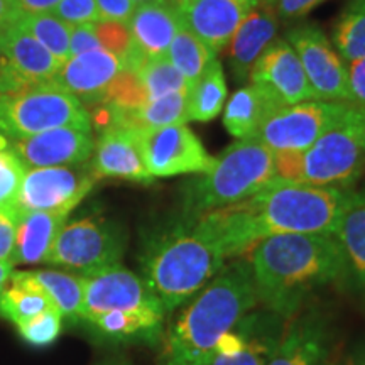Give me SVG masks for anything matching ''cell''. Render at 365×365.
Returning <instances> with one entry per match:
<instances>
[{"mask_svg": "<svg viewBox=\"0 0 365 365\" xmlns=\"http://www.w3.org/2000/svg\"><path fill=\"white\" fill-rule=\"evenodd\" d=\"M134 2L137 4V6H139V4H143V2H148V0H134Z\"/></svg>", "mask_w": 365, "mask_h": 365, "instance_id": "db71d44e", "label": "cell"}, {"mask_svg": "<svg viewBox=\"0 0 365 365\" xmlns=\"http://www.w3.org/2000/svg\"><path fill=\"white\" fill-rule=\"evenodd\" d=\"M247 262L257 301L286 322L319 291L350 279L333 234H281L250 247Z\"/></svg>", "mask_w": 365, "mask_h": 365, "instance_id": "7a4b0ae2", "label": "cell"}, {"mask_svg": "<svg viewBox=\"0 0 365 365\" xmlns=\"http://www.w3.org/2000/svg\"><path fill=\"white\" fill-rule=\"evenodd\" d=\"M350 103L307 100L276 110L250 139L267 145L272 153H304L312 148Z\"/></svg>", "mask_w": 365, "mask_h": 365, "instance_id": "30bf717a", "label": "cell"}, {"mask_svg": "<svg viewBox=\"0 0 365 365\" xmlns=\"http://www.w3.org/2000/svg\"><path fill=\"white\" fill-rule=\"evenodd\" d=\"M11 6L14 22L21 17L53 12L61 0H7Z\"/></svg>", "mask_w": 365, "mask_h": 365, "instance_id": "f6af8a7d", "label": "cell"}, {"mask_svg": "<svg viewBox=\"0 0 365 365\" xmlns=\"http://www.w3.org/2000/svg\"><path fill=\"white\" fill-rule=\"evenodd\" d=\"M98 178L90 161L73 166L29 168L22 175L14 207L19 212H56L71 215L93 190Z\"/></svg>", "mask_w": 365, "mask_h": 365, "instance_id": "9c48e42d", "label": "cell"}, {"mask_svg": "<svg viewBox=\"0 0 365 365\" xmlns=\"http://www.w3.org/2000/svg\"><path fill=\"white\" fill-rule=\"evenodd\" d=\"M325 0H274L272 12L281 19H299Z\"/></svg>", "mask_w": 365, "mask_h": 365, "instance_id": "ee69618b", "label": "cell"}, {"mask_svg": "<svg viewBox=\"0 0 365 365\" xmlns=\"http://www.w3.org/2000/svg\"><path fill=\"white\" fill-rule=\"evenodd\" d=\"M349 191L276 178L249 198L196 218L193 225L227 259L239 257L272 235L333 234Z\"/></svg>", "mask_w": 365, "mask_h": 365, "instance_id": "6da1fadb", "label": "cell"}, {"mask_svg": "<svg viewBox=\"0 0 365 365\" xmlns=\"http://www.w3.org/2000/svg\"><path fill=\"white\" fill-rule=\"evenodd\" d=\"M225 73L220 61L213 63L205 71V75L193 85L188 86L186 100H188L190 120L210 122L223 110L227 100Z\"/></svg>", "mask_w": 365, "mask_h": 365, "instance_id": "f1b7e54d", "label": "cell"}, {"mask_svg": "<svg viewBox=\"0 0 365 365\" xmlns=\"http://www.w3.org/2000/svg\"><path fill=\"white\" fill-rule=\"evenodd\" d=\"M325 365H340V364H335V362H331V364H325Z\"/></svg>", "mask_w": 365, "mask_h": 365, "instance_id": "11a10c76", "label": "cell"}, {"mask_svg": "<svg viewBox=\"0 0 365 365\" xmlns=\"http://www.w3.org/2000/svg\"><path fill=\"white\" fill-rule=\"evenodd\" d=\"M255 2H257V6L266 7V9H271V11H272V4H274V0H255Z\"/></svg>", "mask_w": 365, "mask_h": 365, "instance_id": "f907efd6", "label": "cell"}, {"mask_svg": "<svg viewBox=\"0 0 365 365\" xmlns=\"http://www.w3.org/2000/svg\"><path fill=\"white\" fill-rule=\"evenodd\" d=\"M331 44L345 63L365 56V0H350L333 26Z\"/></svg>", "mask_w": 365, "mask_h": 365, "instance_id": "1f68e13d", "label": "cell"}, {"mask_svg": "<svg viewBox=\"0 0 365 365\" xmlns=\"http://www.w3.org/2000/svg\"><path fill=\"white\" fill-rule=\"evenodd\" d=\"M164 312L166 309L143 279L122 262L83 274V308L80 323L108 312Z\"/></svg>", "mask_w": 365, "mask_h": 365, "instance_id": "7c38bea8", "label": "cell"}, {"mask_svg": "<svg viewBox=\"0 0 365 365\" xmlns=\"http://www.w3.org/2000/svg\"><path fill=\"white\" fill-rule=\"evenodd\" d=\"M102 365H132V364L125 362V360H110V362H105Z\"/></svg>", "mask_w": 365, "mask_h": 365, "instance_id": "816d5d0a", "label": "cell"}, {"mask_svg": "<svg viewBox=\"0 0 365 365\" xmlns=\"http://www.w3.org/2000/svg\"><path fill=\"white\" fill-rule=\"evenodd\" d=\"M333 235L345 255L350 279L365 293V190L349 191Z\"/></svg>", "mask_w": 365, "mask_h": 365, "instance_id": "4316f807", "label": "cell"}, {"mask_svg": "<svg viewBox=\"0 0 365 365\" xmlns=\"http://www.w3.org/2000/svg\"><path fill=\"white\" fill-rule=\"evenodd\" d=\"M282 108L276 97L259 85H245L223 107V125L235 139H249L274 112Z\"/></svg>", "mask_w": 365, "mask_h": 365, "instance_id": "484cf974", "label": "cell"}, {"mask_svg": "<svg viewBox=\"0 0 365 365\" xmlns=\"http://www.w3.org/2000/svg\"><path fill=\"white\" fill-rule=\"evenodd\" d=\"M26 168L11 149H0V207L12 205Z\"/></svg>", "mask_w": 365, "mask_h": 365, "instance_id": "74e56055", "label": "cell"}, {"mask_svg": "<svg viewBox=\"0 0 365 365\" xmlns=\"http://www.w3.org/2000/svg\"><path fill=\"white\" fill-rule=\"evenodd\" d=\"M93 27V33L97 36L102 49L108 53H113L124 63L127 54L132 49V34L129 26L125 22H115V21H98Z\"/></svg>", "mask_w": 365, "mask_h": 365, "instance_id": "8d00e7d4", "label": "cell"}, {"mask_svg": "<svg viewBox=\"0 0 365 365\" xmlns=\"http://www.w3.org/2000/svg\"><path fill=\"white\" fill-rule=\"evenodd\" d=\"M276 180V156L255 139L237 143L215 158L207 173L181 186V215L186 222L249 198Z\"/></svg>", "mask_w": 365, "mask_h": 365, "instance_id": "5b68a950", "label": "cell"}, {"mask_svg": "<svg viewBox=\"0 0 365 365\" xmlns=\"http://www.w3.org/2000/svg\"><path fill=\"white\" fill-rule=\"evenodd\" d=\"M282 322L266 308H254L223 336L208 365H267L284 333Z\"/></svg>", "mask_w": 365, "mask_h": 365, "instance_id": "5bb4252c", "label": "cell"}, {"mask_svg": "<svg viewBox=\"0 0 365 365\" xmlns=\"http://www.w3.org/2000/svg\"><path fill=\"white\" fill-rule=\"evenodd\" d=\"M286 41L298 54L314 98L346 102L349 68L327 34L314 24H301L287 31Z\"/></svg>", "mask_w": 365, "mask_h": 365, "instance_id": "4fadbf2b", "label": "cell"}, {"mask_svg": "<svg viewBox=\"0 0 365 365\" xmlns=\"http://www.w3.org/2000/svg\"><path fill=\"white\" fill-rule=\"evenodd\" d=\"M0 51L29 88L53 81L63 65L33 36L19 29L16 22L0 33Z\"/></svg>", "mask_w": 365, "mask_h": 365, "instance_id": "603a6c76", "label": "cell"}, {"mask_svg": "<svg viewBox=\"0 0 365 365\" xmlns=\"http://www.w3.org/2000/svg\"><path fill=\"white\" fill-rule=\"evenodd\" d=\"M125 247V230L118 223L98 215L81 217L63 225L44 264L83 276L120 262Z\"/></svg>", "mask_w": 365, "mask_h": 365, "instance_id": "ba28073f", "label": "cell"}, {"mask_svg": "<svg viewBox=\"0 0 365 365\" xmlns=\"http://www.w3.org/2000/svg\"><path fill=\"white\" fill-rule=\"evenodd\" d=\"M346 68H349V97H346V103L365 110V56L350 61Z\"/></svg>", "mask_w": 365, "mask_h": 365, "instance_id": "60d3db41", "label": "cell"}, {"mask_svg": "<svg viewBox=\"0 0 365 365\" xmlns=\"http://www.w3.org/2000/svg\"><path fill=\"white\" fill-rule=\"evenodd\" d=\"M11 145V139H9L6 132L2 129V124H0V149H7Z\"/></svg>", "mask_w": 365, "mask_h": 365, "instance_id": "681fc988", "label": "cell"}, {"mask_svg": "<svg viewBox=\"0 0 365 365\" xmlns=\"http://www.w3.org/2000/svg\"><path fill=\"white\" fill-rule=\"evenodd\" d=\"M21 212L12 205L0 207V261H12Z\"/></svg>", "mask_w": 365, "mask_h": 365, "instance_id": "ab89813d", "label": "cell"}, {"mask_svg": "<svg viewBox=\"0 0 365 365\" xmlns=\"http://www.w3.org/2000/svg\"><path fill=\"white\" fill-rule=\"evenodd\" d=\"M124 70L122 59L105 49L70 56L63 63L53 83L85 103H100L112 80Z\"/></svg>", "mask_w": 365, "mask_h": 365, "instance_id": "ffe728a7", "label": "cell"}, {"mask_svg": "<svg viewBox=\"0 0 365 365\" xmlns=\"http://www.w3.org/2000/svg\"><path fill=\"white\" fill-rule=\"evenodd\" d=\"M68 217L66 213L56 212H21L12 254L14 266L43 264Z\"/></svg>", "mask_w": 365, "mask_h": 365, "instance_id": "d4e9b609", "label": "cell"}, {"mask_svg": "<svg viewBox=\"0 0 365 365\" xmlns=\"http://www.w3.org/2000/svg\"><path fill=\"white\" fill-rule=\"evenodd\" d=\"M166 58L181 73L190 86L202 78L205 71L217 61V53L181 26L171 41Z\"/></svg>", "mask_w": 365, "mask_h": 365, "instance_id": "f546056e", "label": "cell"}, {"mask_svg": "<svg viewBox=\"0 0 365 365\" xmlns=\"http://www.w3.org/2000/svg\"><path fill=\"white\" fill-rule=\"evenodd\" d=\"M140 150L149 175L173 178L180 175H202L215 163L198 135L186 124L139 130Z\"/></svg>", "mask_w": 365, "mask_h": 365, "instance_id": "8fae6325", "label": "cell"}, {"mask_svg": "<svg viewBox=\"0 0 365 365\" xmlns=\"http://www.w3.org/2000/svg\"><path fill=\"white\" fill-rule=\"evenodd\" d=\"M225 261L215 242L182 218L150 232L139 254L140 276L166 312L188 303L225 267Z\"/></svg>", "mask_w": 365, "mask_h": 365, "instance_id": "277c9868", "label": "cell"}, {"mask_svg": "<svg viewBox=\"0 0 365 365\" xmlns=\"http://www.w3.org/2000/svg\"><path fill=\"white\" fill-rule=\"evenodd\" d=\"M14 271H16V266L12 261H0V289L7 284Z\"/></svg>", "mask_w": 365, "mask_h": 365, "instance_id": "c3c4849f", "label": "cell"}, {"mask_svg": "<svg viewBox=\"0 0 365 365\" xmlns=\"http://www.w3.org/2000/svg\"><path fill=\"white\" fill-rule=\"evenodd\" d=\"M365 170V110L346 112L301 154L299 180L313 186L349 190Z\"/></svg>", "mask_w": 365, "mask_h": 365, "instance_id": "8992f818", "label": "cell"}, {"mask_svg": "<svg viewBox=\"0 0 365 365\" xmlns=\"http://www.w3.org/2000/svg\"><path fill=\"white\" fill-rule=\"evenodd\" d=\"M49 307L53 304L39 287L14 276L0 289V318L12 325H19Z\"/></svg>", "mask_w": 365, "mask_h": 365, "instance_id": "4dcf8cb0", "label": "cell"}, {"mask_svg": "<svg viewBox=\"0 0 365 365\" xmlns=\"http://www.w3.org/2000/svg\"><path fill=\"white\" fill-rule=\"evenodd\" d=\"M340 365H365V340L355 344Z\"/></svg>", "mask_w": 365, "mask_h": 365, "instance_id": "bcb514c9", "label": "cell"}, {"mask_svg": "<svg viewBox=\"0 0 365 365\" xmlns=\"http://www.w3.org/2000/svg\"><path fill=\"white\" fill-rule=\"evenodd\" d=\"M65 318L54 307L46 308L36 317L16 325L26 344L33 346H48L59 339Z\"/></svg>", "mask_w": 365, "mask_h": 365, "instance_id": "d590c367", "label": "cell"}, {"mask_svg": "<svg viewBox=\"0 0 365 365\" xmlns=\"http://www.w3.org/2000/svg\"><path fill=\"white\" fill-rule=\"evenodd\" d=\"M127 26L137 51L144 58H163L182 24L176 4L170 0H148L135 7Z\"/></svg>", "mask_w": 365, "mask_h": 365, "instance_id": "44dd1931", "label": "cell"}, {"mask_svg": "<svg viewBox=\"0 0 365 365\" xmlns=\"http://www.w3.org/2000/svg\"><path fill=\"white\" fill-rule=\"evenodd\" d=\"M164 312H108L81 323L100 340L108 344H149L163 339Z\"/></svg>", "mask_w": 365, "mask_h": 365, "instance_id": "cb8c5ba5", "label": "cell"}, {"mask_svg": "<svg viewBox=\"0 0 365 365\" xmlns=\"http://www.w3.org/2000/svg\"><path fill=\"white\" fill-rule=\"evenodd\" d=\"M170 2H173V4H176V6H180V4H182V2H186V0H170Z\"/></svg>", "mask_w": 365, "mask_h": 365, "instance_id": "f5cc1de1", "label": "cell"}, {"mask_svg": "<svg viewBox=\"0 0 365 365\" xmlns=\"http://www.w3.org/2000/svg\"><path fill=\"white\" fill-rule=\"evenodd\" d=\"M279 344L267 365H325L331 346V330L325 313H308L287 319Z\"/></svg>", "mask_w": 365, "mask_h": 365, "instance_id": "d6986e66", "label": "cell"}, {"mask_svg": "<svg viewBox=\"0 0 365 365\" xmlns=\"http://www.w3.org/2000/svg\"><path fill=\"white\" fill-rule=\"evenodd\" d=\"M95 49H102V46H100L91 24L73 26L70 36V56L95 51Z\"/></svg>", "mask_w": 365, "mask_h": 365, "instance_id": "7bdbcfd3", "label": "cell"}, {"mask_svg": "<svg viewBox=\"0 0 365 365\" xmlns=\"http://www.w3.org/2000/svg\"><path fill=\"white\" fill-rule=\"evenodd\" d=\"M255 7V0H186L178 6V12L182 27L218 53Z\"/></svg>", "mask_w": 365, "mask_h": 365, "instance_id": "e0dca14e", "label": "cell"}, {"mask_svg": "<svg viewBox=\"0 0 365 365\" xmlns=\"http://www.w3.org/2000/svg\"><path fill=\"white\" fill-rule=\"evenodd\" d=\"M148 102V91H145L139 75L124 68L108 85L100 103H108L118 110H134Z\"/></svg>", "mask_w": 365, "mask_h": 365, "instance_id": "e575fe53", "label": "cell"}, {"mask_svg": "<svg viewBox=\"0 0 365 365\" xmlns=\"http://www.w3.org/2000/svg\"><path fill=\"white\" fill-rule=\"evenodd\" d=\"M247 259L225 266L193 296L164 339L163 365H208L218 344L257 307Z\"/></svg>", "mask_w": 365, "mask_h": 365, "instance_id": "3957f363", "label": "cell"}, {"mask_svg": "<svg viewBox=\"0 0 365 365\" xmlns=\"http://www.w3.org/2000/svg\"><path fill=\"white\" fill-rule=\"evenodd\" d=\"M250 83L266 88L282 107L317 100L298 54L286 39H274L249 75Z\"/></svg>", "mask_w": 365, "mask_h": 365, "instance_id": "2e32d148", "label": "cell"}, {"mask_svg": "<svg viewBox=\"0 0 365 365\" xmlns=\"http://www.w3.org/2000/svg\"><path fill=\"white\" fill-rule=\"evenodd\" d=\"M0 124L12 143L59 127H91V120L81 100L49 81L0 95Z\"/></svg>", "mask_w": 365, "mask_h": 365, "instance_id": "52a82bcc", "label": "cell"}, {"mask_svg": "<svg viewBox=\"0 0 365 365\" xmlns=\"http://www.w3.org/2000/svg\"><path fill=\"white\" fill-rule=\"evenodd\" d=\"M134 71L143 81L149 100L188 90L186 80L182 78L181 73L171 65V61L166 56L145 58Z\"/></svg>", "mask_w": 365, "mask_h": 365, "instance_id": "836d02e7", "label": "cell"}, {"mask_svg": "<svg viewBox=\"0 0 365 365\" xmlns=\"http://www.w3.org/2000/svg\"><path fill=\"white\" fill-rule=\"evenodd\" d=\"M279 22L277 16L271 9H257L242 21L234 38L230 39V49H228V61L235 81H245L249 78L250 71L262 53L269 48L276 38Z\"/></svg>", "mask_w": 365, "mask_h": 365, "instance_id": "7402d4cb", "label": "cell"}, {"mask_svg": "<svg viewBox=\"0 0 365 365\" xmlns=\"http://www.w3.org/2000/svg\"><path fill=\"white\" fill-rule=\"evenodd\" d=\"M97 2L100 21L129 22L137 4L134 0H95Z\"/></svg>", "mask_w": 365, "mask_h": 365, "instance_id": "b9f144b4", "label": "cell"}, {"mask_svg": "<svg viewBox=\"0 0 365 365\" xmlns=\"http://www.w3.org/2000/svg\"><path fill=\"white\" fill-rule=\"evenodd\" d=\"M53 14L71 27L95 24L100 21L95 0H61Z\"/></svg>", "mask_w": 365, "mask_h": 365, "instance_id": "f35d334b", "label": "cell"}, {"mask_svg": "<svg viewBox=\"0 0 365 365\" xmlns=\"http://www.w3.org/2000/svg\"><path fill=\"white\" fill-rule=\"evenodd\" d=\"M9 149L26 170L88 163L95 149L91 127H59L12 140Z\"/></svg>", "mask_w": 365, "mask_h": 365, "instance_id": "9a60e30c", "label": "cell"}, {"mask_svg": "<svg viewBox=\"0 0 365 365\" xmlns=\"http://www.w3.org/2000/svg\"><path fill=\"white\" fill-rule=\"evenodd\" d=\"M14 277L39 287L49 303L61 313L65 322L80 323L83 308V276L65 269H34L14 271Z\"/></svg>", "mask_w": 365, "mask_h": 365, "instance_id": "83f0119b", "label": "cell"}, {"mask_svg": "<svg viewBox=\"0 0 365 365\" xmlns=\"http://www.w3.org/2000/svg\"><path fill=\"white\" fill-rule=\"evenodd\" d=\"M14 24V16L7 0H0V33L7 29L9 26Z\"/></svg>", "mask_w": 365, "mask_h": 365, "instance_id": "7dc6e473", "label": "cell"}, {"mask_svg": "<svg viewBox=\"0 0 365 365\" xmlns=\"http://www.w3.org/2000/svg\"><path fill=\"white\" fill-rule=\"evenodd\" d=\"M16 26L44 46L59 63L70 58L71 26L63 22L53 12L26 16L16 21Z\"/></svg>", "mask_w": 365, "mask_h": 365, "instance_id": "d6a6232c", "label": "cell"}, {"mask_svg": "<svg viewBox=\"0 0 365 365\" xmlns=\"http://www.w3.org/2000/svg\"><path fill=\"white\" fill-rule=\"evenodd\" d=\"M90 166L98 180L113 178L139 185H150L154 181L144 164L139 130L132 127L115 125L100 132Z\"/></svg>", "mask_w": 365, "mask_h": 365, "instance_id": "ac0fdd59", "label": "cell"}]
</instances>
